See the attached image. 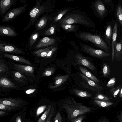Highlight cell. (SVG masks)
I'll return each instance as SVG.
<instances>
[{
  "label": "cell",
  "mask_w": 122,
  "mask_h": 122,
  "mask_svg": "<svg viewBox=\"0 0 122 122\" xmlns=\"http://www.w3.org/2000/svg\"><path fill=\"white\" fill-rule=\"evenodd\" d=\"M59 22L61 24H76L88 28H94L95 27L93 21L86 13L78 10L62 18Z\"/></svg>",
  "instance_id": "cell-2"
},
{
  "label": "cell",
  "mask_w": 122,
  "mask_h": 122,
  "mask_svg": "<svg viewBox=\"0 0 122 122\" xmlns=\"http://www.w3.org/2000/svg\"><path fill=\"white\" fill-rule=\"evenodd\" d=\"M13 66L17 71L22 74L31 76H34V68L32 66L16 64H13Z\"/></svg>",
  "instance_id": "cell-10"
},
{
  "label": "cell",
  "mask_w": 122,
  "mask_h": 122,
  "mask_svg": "<svg viewBox=\"0 0 122 122\" xmlns=\"http://www.w3.org/2000/svg\"><path fill=\"white\" fill-rule=\"evenodd\" d=\"M36 90L35 89H30L27 90L25 93L27 94H30L36 91Z\"/></svg>",
  "instance_id": "cell-46"
},
{
  "label": "cell",
  "mask_w": 122,
  "mask_h": 122,
  "mask_svg": "<svg viewBox=\"0 0 122 122\" xmlns=\"http://www.w3.org/2000/svg\"><path fill=\"white\" fill-rule=\"evenodd\" d=\"M122 40L119 42L116 41L114 43V59L116 61H120L122 58Z\"/></svg>",
  "instance_id": "cell-16"
},
{
  "label": "cell",
  "mask_w": 122,
  "mask_h": 122,
  "mask_svg": "<svg viewBox=\"0 0 122 122\" xmlns=\"http://www.w3.org/2000/svg\"><path fill=\"white\" fill-rule=\"evenodd\" d=\"M50 19L51 17L46 16L42 17L36 25L37 29L40 30L44 28L47 25L48 20Z\"/></svg>",
  "instance_id": "cell-26"
},
{
  "label": "cell",
  "mask_w": 122,
  "mask_h": 122,
  "mask_svg": "<svg viewBox=\"0 0 122 122\" xmlns=\"http://www.w3.org/2000/svg\"><path fill=\"white\" fill-rule=\"evenodd\" d=\"M0 52L4 53L22 54L23 51L13 44L0 40Z\"/></svg>",
  "instance_id": "cell-7"
},
{
  "label": "cell",
  "mask_w": 122,
  "mask_h": 122,
  "mask_svg": "<svg viewBox=\"0 0 122 122\" xmlns=\"http://www.w3.org/2000/svg\"><path fill=\"white\" fill-rule=\"evenodd\" d=\"M62 107L66 112L67 118L69 120L90 112L92 111L90 107L83 105L81 103L76 102L73 98L66 100L62 104Z\"/></svg>",
  "instance_id": "cell-1"
},
{
  "label": "cell",
  "mask_w": 122,
  "mask_h": 122,
  "mask_svg": "<svg viewBox=\"0 0 122 122\" xmlns=\"http://www.w3.org/2000/svg\"><path fill=\"white\" fill-rule=\"evenodd\" d=\"M5 112L3 111H0V116L4 115Z\"/></svg>",
  "instance_id": "cell-49"
},
{
  "label": "cell",
  "mask_w": 122,
  "mask_h": 122,
  "mask_svg": "<svg viewBox=\"0 0 122 122\" xmlns=\"http://www.w3.org/2000/svg\"><path fill=\"white\" fill-rule=\"evenodd\" d=\"M74 57L77 64L84 66L92 71L96 70L95 66L81 54L78 53Z\"/></svg>",
  "instance_id": "cell-9"
},
{
  "label": "cell",
  "mask_w": 122,
  "mask_h": 122,
  "mask_svg": "<svg viewBox=\"0 0 122 122\" xmlns=\"http://www.w3.org/2000/svg\"></svg>",
  "instance_id": "cell-52"
},
{
  "label": "cell",
  "mask_w": 122,
  "mask_h": 122,
  "mask_svg": "<svg viewBox=\"0 0 122 122\" xmlns=\"http://www.w3.org/2000/svg\"><path fill=\"white\" fill-rule=\"evenodd\" d=\"M80 46L82 51L84 53L95 57L101 58L108 56L111 54L100 49H96L90 46L81 42L80 43Z\"/></svg>",
  "instance_id": "cell-5"
},
{
  "label": "cell",
  "mask_w": 122,
  "mask_h": 122,
  "mask_svg": "<svg viewBox=\"0 0 122 122\" xmlns=\"http://www.w3.org/2000/svg\"><path fill=\"white\" fill-rule=\"evenodd\" d=\"M56 42L55 39L53 38L45 37L39 42L36 47V48H40L53 45Z\"/></svg>",
  "instance_id": "cell-15"
},
{
  "label": "cell",
  "mask_w": 122,
  "mask_h": 122,
  "mask_svg": "<svg viewBox=\"0 0 122 122\" xmlns=\"http://www.w3.org/2000/svg\"><path fill=\"white\" fill-rule=\"evenodd\" d=\"M61 26L65 30L69 32H76L79 28L78 25L72 24H61Z\"/></svg>",
  "instance_id": "cell-27"
},
{
  "label": "cell",
  "mask_w": 122,
  "mask_h": 122,
  "mask_svg": "<svg viewBox=\"0 0 122 122\" xmlns=\"http://www.w3.org/2000/svg\"><path fill=\"white\" fill-rule=\"evenodd\" d=\"M17 0H0V15L3 17L12 6L15 5Z\"/></svg>",
  "instance_id": "cell-12"
},
{
  "label": "cell",
  "mask_w": 122,
  "mask_h": 122,
  "mask_svg": "<svg viewBox=\"0 0 122 122\" xmlns=\"http://www.w3.org/2000/svg\"><path fill=\"white\" fill-rule=\"evenodd\" d=\"M17 34L15 29L8 26L0 25V36L15 37Z\"/></svg>",
  "instance_id": "cell-14"
},
{
  "label": "cell",
  "mask_w": 122,
  "mask_h": 122,
  "mask_svg": "<svg viewBox=\"0 0 122 122\" xmlns=\"http://www.w3.org/2000/svg\"><path fill=\"white\" fill-rule=\"evenodd\" d=\"M117 29L118 25L117 23L115 22L114 24L113 30L112 40L111 44L112 48V62H113L115 60L114 44L115 42L116 41Z\"/></svg>",
  "instance_id": "cell-19"
},
{
  "label": "cell",
  "mask_w": 122,
  "mask_h": 122,
  "mask_svg": "<svg viewBox=\"0 0 122 122\" xmlns=\"http://www.w3.org/2000/svg\"><path fill=\"white\" fill-rule=\"evenodd\" d=\"M116 14L118 20L121 25H122V8L120 5L117 7Z\"/></svg>",
  "instance_id": "cell-33"
},
{
  "label": "cell",
  "mask_w": 122,
  "mask_h": 122,
  "mask_svg": "<svg viewBox=\"0 0 122 122\" xmlns=\"http://www.w3.org/2000/svg\"><path fill=\"white\" fill-rule=\"evenodd\" d=\"M22 102L21 100L15 98L0 99V103L10 106L13 109L20 107Z\"/></svg>",
  "instance_id": "cell-13"
},
{
  "label": "cell",
  "mask_w": 122,
  "mask_h": 122,
  "mask_svg": "<svg viewBox=\"0 0 122 122\" xmlns=\"http://www.w3.org/2000/svg\"><path fill=\"white\" fill-rule=\"evenodd\" d=\"M27 4L21 7L13 8L7 12L3 17L2 22H11L25 11Z\"/></svg>",
  "instance_id": "cell-8"
},
{
  "label": "cell",
  "mask_w": 122,
  "mask_h": 122,
  "mask_svg": "<svg viewBox=\"0 0 122 122\" xmlns=\"http://www.w3.org/2000/svg\"><path fill=\"white\" fill-rule=\"evenodd\" d=\"M108 122V121H106V122Z\"/></svg>",
  "instance_id": "cell-51"
},
{
  "label": "cell",
  "mask_w": 122,
  "mask_h": 122,
  "mask_svg": "<svg viewBox=\"0 0 122 122\" xmlns=\"http://www.w3.org/2000/svg\"><path fill=\"white\" fill-rule=\"evenodd\" d=\"M93 7L97 15L100 18L103 19L107 11L103 2L100 0H96L93 3Z\"/></svg>",
  "instance_id": "cell-11"
},
{
  "label": "cell",
  "mask_w": 122,
  "mask_h": 122,
  "mask_svg": "<svg viewBox=\"0 0 122 122\" xmlns=\"http://www.w3.org/2000/svg\"><path fill=\"white\" fill-rule=\"evenodd\" d=\"M116 81L115 78L114 77L111 78L108 82L106 86L107 88H111L114 86Z\"/></svg>",
  "instance_id": "cell-38"
},
{
  "label": "cell",
  "mask_w": 122,
  "mask_h": 122,
  "mask_svg": "<svg viewBox=\"0 0 122 122\" xmlns=\"http://www.w3.org/2000/svg\"><path fill=\"white\" fill-rule=\"evenodd\" d=\"M8 67L4 62L0 59V73L4 72L8 70Z\"/></svg>",
  "instance_id": "cell-37"
},
{
  "label": "cell",
  "mask_w": 122,
  "mask_h": 122,
  "mask_svg": "<svg viewBox=\"0 0 122 122\" xmlns=\"http://www.w3.org/2000/svg\"><path fill=\"white\" fill-rule=\"evenodd\" d=\"M3 56L5 57L19 62L30 65L32 64L28 60L20 56L7 53H4Z\"/></svg>",
  "instance_id": "cell-17"
},
{
  "label": "cell",
  "mask_w": 122,
  "mask_h": 122,
  "mask_svg": "<svg viewBox=\"0 0 122 122\" xmlns=\"http://www.w3.org/2000/svg\"><path fill=\"white\" fill-rule=\"evenodd\" d=\"M45 106H43L39 107L37 109L36 112V114L37 116H38L44 110L45 108Z\"/></svg>",
  "instance_id": "cell-45"
},
{
  "label": "cell",
  "mask_w": 122,
  "mask_h": 122,
  "mask_svg": "<svg viewBox=\"0 0 122 122\" xmlns=\"http://www.w3.org/2000/svg\"><path fill=\"white\" fill-rule=\"evenodd\" d=\"M39 35L38 33H36L33 34L31 36L30 39V46H32L35 42L38 37Z\"/></svg>",
  "instance_id": "cell-36"
},
{
  "label": "cell",
  "mask_w": 122,
  "mask_h": 122,
  "mask_svg": "<svg viewBox=\"0 0 122 122\" xmlns=\"http://www.w3.org/2000/svg\"><path fill=\"white\" fill-rule=\"evenodd\" d=\"M73 92L75 95L82 98H89L92 96V95L87 91L80 90L74 89Z\"/></svg>",
  "instance_id": "cell-25"
},
{
  "label": "cell",
  "mask_w": 122,
  "mask_h": 122,
  "mask_svg": "<svg viewBox=\"0 0 122 122\" xmlns=\"http://www.w3.org/2000/svg\"></svg>",
  "instance_id": "cell-53"
},
{
  "label": "cell",
  "mask_w": 122,
  "mask_h": 122,
  "mask_svg": "<svg viewBox=\"0 0 122 122\" xmlns=\"http://www.w3.org/2000/svg\"><path fill=\"white\" fill-rule=\"evenodd\" d=\"M55 70V69L53 67L48 68L43 72V76H50L54 72Z\"/></svg>",
  "instance_id": "cell-35"
},
{
  "label": "cell",
  "mask_w": 122,
  "mask_h": 122,
  "mask_svg": "<svg viewBox=\"0 0 122 122\" xmlns=\"http://www.w3.org/2000/svg\"><path fill=\"white\" fill-rule=\"evenodd\" d=\"M13 108L11 107L0 103V109L6 111H12Z\"/></svg>",
  "instance_id": "cell-43"
},
{
  "label": "cell",
  "mask_w": 122,
  "mask_h": 122,
  "mask_svg": "<svg viewBox=\"0 0 122 122\" xmlns=\"http://www.w3.org/2000/svg\"><path fill=\"white\" fill-rule=\"evenodd\" d=\"M15 122H22V120L20 116H18L16 118Z\"/></svg>",
  "instance_id": "cell-47"
},
{
  "label": "cell",
  "mask_w": 122,
  "mask_h": 122,
  "mask_svg": "<svg viewBox=\"0 0 122 122\" xmlns=\"http://www.w3.org/2000/svg\"><path fill=\"white\" fill-rule=\"evenodd\" d=\"M62 118L59 111L58 112L54 119V122H62Z\"/></svg>",
  "instance_id": "cell-44"
},
{
  "label": "cell",
  "mask_w": 122,
  "mask_h": 122,
  "mask_svg": "<svg viewBox=\"0 0 122 122\" xmlns=\"http://www.w3.org/2000/svg\"><path fill=\"white\" fill-rule=\"evenodd\" d=\"M111 73L110 67L106 63H104L103 66L102 73L104 77H106L110 75Z\"/></svg>",
  "instance_id": "cell-32"
},
{
  "label": "cell",
  "mask_w": 122,
  "mask_h": 122,
  "mask_svg": "<svg viewBox=\"0 0 122 122\" xmlns=\"http://www.w3.org/2000/svg\"><path fill=\"white\" fill-rule=\"evenodd\" d=\"M76 37L81 40L92 43L97 47L108 52L110 47L101 37L97 35L89 32L79 31L77 33Z\"/></svg>",
  "instance_id": "cell-4"
},
{
  "label": "cell",
  "mask_w": 122,
  "mask_h": 122,
  "mask_svg": "<svg viewBox=\"0 0 122 122\" xmlns=\"http://www.w3.org/2000/svg\"><path fill=\"white\" fill-rule=\"evenodd\" d=\"M55 28L52 26L48 28L45 32L44 34L46 35H50L53 34L55 32Z\"/></svg>",
  "instance_id": "cell-41"
},
{
  "label": "cell",
  "mask_w": 122,
  "mask_h": 122,
  "mask_svg": "<svg viewBox=\"0 0 122 122\" xmlns=\"http://www.w3.org/2000/svg\"><path fill=\"white\" fill-rule=\"evenodd\" d=\"M80 115L71 119V122H82L85 117L84 115Z\"/></svg>",
  "instance_id": "cell-40"
},
{
  "label": "cell",
  "mask_w": 122,
  "mask_h": 122,
  "mask_svg": "<svg viewBox=\"0 0 122 122\" xmlns=\"http://www.w3.org/2000/svg\"><path fill=\"white\" fill-rule=\"evenodd\" d=\"M94 104L97 106L102 108H106L114 104L113 102L109 101H106L94 100Z\"/></svg>",
  "instance_id": "cell-24"
},
{
  "label": "cell",
  "mask_w": 122,
  "mask_h": 122,
  "mask_svg": "<svg viewBox=\"0 0 122 122\" xmlns=\"http://www.w3.org/2000/svg\"><path fill=\"white\" fill-rule=\"evenodd\" d=\"M52 46L46 48L39 49L34 51V54L37 56L41 57H45L50 51Z\"/></svg>",
  "instance_id": "cell-28"
},
{
  "label": "cell",
  "mask_w": 122,
  "mask_h": 122,
  "mask_svg": "<svg viewBox=\"0 0 122 122\" xmlns=\"http://www.w3.org/2000/svg\"><path fill=\"white\" fill-rule=\"evenodd\" d=\"M71 8H67L61 10L54 17L53 20L54 22L56 23L58 21L61 19L62 16L66 13Z\"/></svg>",
  "instance_id": "cell-31"
},
{
  "label": "cell",
  "mask_w": 122,
  "mask_h": 122,
  "mask_svg": "<svg viewBox=\"0 0 122 122\" xmlns=\"http://www.w3.org/2000/svg\"><path fill=\"white\" fill-rule=\"evenodd\" d=\"M112 31L111 25L110 24L108 25L105 30V39L109 46H110L111 44Z\"/></svg>",
  "instance_id": "cell-21"
},
{
  "label": "cell",
  "mask_w": 122,
  "mask_h": 122,
  "mask_svg": "<svg viewBox=\"0 0 122 122\" xmlns=\"http://www.w3.org/2000/svg\"><path fill=\"white\" fill-rule=\"evenodd\" d=\"M57 48L55 47H52L47 54L45 58H48L50 57L57 50Z\"/></svg>",
  "instance_id": "cell-42"
},
{
  "label": "cell",
  "mask_w": 122,
  "mask_h": 122,
  "mask_svg": "<svg viewBox=\"0 0 122 122\" xmlns=\"http://www.w3.org/2000/svg\"><path fill=\"white\" fill-rule=\"evenodd\" d=\"M74 0H68V1H74Z\"/></svg>",
  "instance_id": "cell-50"
},
{
  "label": "cell",
  "mask_w": 122,
  "mask_h": 122,
  "mask_svg": "<svg viewBox=\"0 0 122 122\" xmlns=\"http://www.w3.org/2000/svg\"><path fill=\"white\" fill-rule=\"evenodd\" d=\"M12 72L14 78L17 82L25 83V81L29 80L27 77L17 71H13Z\"/></svg>",
  "instance_id": "cell-22"
},
{
  "label": "cell",
  "mask_w": 122,
  "mask_h": 122,
  "mask_svg": "<svg viewBox=\"0 0 122 122\" xmlns=\"http://www.w3.org/2000/svg\"><path fill=\"white\" fill-rule=\"evenodd\" d=\"M0 87L4 88L14 89L16 88V86L8 79L3 77L0 78Z\"/></svg>",
  "instance_id": "cell-18"
},
{
  "label": "cell",
  "mask_w": 122,
  "mask_h": 122,
  "mask_svg": "<svg viewBox=\"0 0 122 122\" xmlns=\"http://www.w3.org/2000/svg\"><path fill=\"white\" fill-rule=\"evenodd\" d=\"M54 113V108L53 106L52 105L51 111L45 122H51V119Z\"/></svg>",
  "instance_id": "cell-39"
},
{
  "label": "cell",
  "mask_w": 122,
  "mask_h": 122,
  "mask_svg": "<svg viewBox=\"0 0 122 122\" xmlns=\"http://www.w3.org/2000/svg\"><path fill=\"white\" fill-rule=\"evenodd\" d=\"M121 88V86L119 85L110 89L109 90V92L114 97H115L119 93Z\"/></svg>",
  "instance_id": "cell-34"
},
{
  "label": "cell",
  "mask_w": 122,
  "mask_h": 122,
  "mask_svg": "<svg viewBox=\"0 0 122 122\" xmlns=\"http://www.w3.org/2000/svg\"><path fill=\"white\" fill-rule=\"evenodd\" d=\"M52 105H48L46 108V110L40 117L37 122H44L47 119L49 112L51 111Z\"/></svg>",
  "instance_id": "cell-29"
},
{
  "label": "cell",
  "mask_w": 122,
  "mask_h": 122,
  "mask_svg": "<svg viewBox=\"0 0 122 122\" xmlns=\"http://www.w3.org/2000/svg\"><path fill=\"white\" fill-rule=\"evenodd\" d=\"M119 96L121 98L122 97V87L119 92Z\"/></svg>",
  "instance_id": "cell-48"
},
{
  "label": "cell",
  "mask_w": 122,
  "mask_h": 122,
  "mask_svg": "<svg viewBox=\"0 0 122 122\" xmlns=\"http://www.w3.org/2000/svg\"><path fill=\"white\" fill-rule=\"evenodd\" d=\"M79 74L83 81L80 82V85L82 87L98 92L102 91L103 88L101 86L96 83L82 73H80Z\"/></svg>",
  "instance_id": "cell-6"
},
{
  "label": "cell",
  "mask_w": 122,
  "mask_h": 122,
  "mask_svg": "<svg viewBox=\"0 0 122 122\" xmlns=\"http://www.w3.org/2000/svg\"><path fill=\"white\" fill-rule=\"evenodd\" d=\"M42 1L37 0L36 5L29 11V22L25 29L27 30L29 28L42 14L52 12L54 10V2L47 0L41 4Z\"/></svg>",
  "instance_id": "cell-3"
},
{
  "label": "cell",
  "mask_w": 122,
  "mask_h": 122,
  "mask_svg": "<svg viewBox=\"0 0 122 122\" xmlns=\"http://www.w3.org/2000/svg\"><path fill=\"white\" fill-rule=\"evenodd\" d=\"M79 68L82 74L85 76L96 83H100L98 79L87 69L81 66H80Z\"/></svg>",
  "instance_id": "cell-20"
},
{
  "label": "cell",
  "mask_w": 122,
  "mask_h": 122,
  "mask_svg": "<svg viewBox=\"0 0 122 122\" xmlns=\"http://www.w3.org/2000/svg\"><path fill=\"white\" fill-rule=\"evenodd\" d=\"M94 100L103 101H110L112 98L109 97L105 95L98 93L96 94L95 96L93 98Z\"/></svg>",
  "instance_id": "cell-30"
},
{
  "label": "cell",
  "mask_w": 122,
  "mask_h": 122,
  "mask_svg": "<svg viewBox=\"0 0 122 122\" xmlns=\"http://www.w3.org/2000/svg\"><path fill=\"white\" fill-rule=\"evenodd\" d=\"M68 77V75H66L57 77L54 83V85L51 86V88H55L60 86L67 80Z\"/></svg>",
  "instance_id": "cell-23"
}]
</instances>
